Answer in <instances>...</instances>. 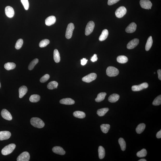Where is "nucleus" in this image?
I'll return each instance as SVG.
<instances>
[{
    "label": "nucleus",
    "mask_w": 161,
    "mask_h": 161,
    "mask_svg": "<svg viewBox=\"0 0 161 161\" xmlns=\"http://www.w3.org/2000/svg\"><path fill=\"white\" fill-rule=\"evenodd\" d=\"M101 129L103 133H107L110 128V125L109 124H102L101 126Z\"/></svg>",
    "instance_id": "473e14b6"
},
{
    "label": "nucleus",
    "mask_w": 161,
    "mask_h": 161,
    "mask_svg": "<svg viewBox=\"0 0 161 161\" xmlns=\"http://www.w3.org/2000/svg\"><path fill=\"white\" fill-rule=\"evenodd\" d=\"M147 160L144 159H140L138 161H146Z\"/></svg>",
    "instance_id": "de8ad7c7"
},
{
    "label": "nucleus",
    "mask_w": 161,
    "mask_h": 161,
    "mask_svg": "<svg viewBox=\"0 0 161 161\" xmlns=\"http://www.w3.org/2000/svg\"><path fill=\"white\" fill-rule=\"evenodd\" d=\"M127 10L126 8L124 7H121L116 10L115 15L117 17L121 18L123 17L127 13Z\"/></svg>",
    "instance_id": "39448f33"
},
{
    "label": "nucleus",
    "mask_w": 161,
    "mask_h": 161,
    "mask_svg": "<svg viewBox=\"0 0 161 161\" xmlns=\"http://www.w3.org/2000/svg\"><path fill=\"white\" fill-rule=\"evenodd\" d=\"M109 111V109L107 108H103L98 110L97 114L99 117H103L104 115Z\"/></svg>",
    "instance_id": "bb28decb"
},
{
    "label": "nucleus",
    "mask_w": 161,
    "mask_h": 161,
    "mask_svg": "<svg viewBox=\"0 0 161 161\" xmlns=\"http://www.w3.org/2000/svg\"><path fill=\"white\" fill-rule=\"evenodd\" d=\"M73 115L75 117L79 118V119H83L86 117L85 113L81 111H75L73 113Z\"/></svg>",
    "instance_id": "5701e85b"
},
{
    "label": "nucleus",
    "mask_w": 161,
    "mask_h": 161,
    "mask_svg": "<svg viewBox=\"0 0 161 161\" xmlns=\"http://www.w3.org/2000/svg\"><path fill=\"white\" fill-rule=\"evenodd\" d=\"M146 128V125L144 123L139 124L136 129V131L138 134H141L143 132Z\"/></svg>",
    "instance_id": "b1692460"
},
{
    "label": "nucleus",
    "mask_w": 161,
    "mask_h": 161,
    "mask_svg": "<svg viewBox=\"0 0 161 161\" xmlns=\"http://www.w3.org/2000/svg\"><path fill=\"white\" fill-rule=\"evenodd\" d=\"M119 95L117 94H113L110 96L108 98V101L111 103H115L119 99Z\"/></svg>",
    "instance_id": "aec40b11"
},
{
    "label": "nucleus",
    "mask_w": 161,
    "mask_h": 161,
    "mask_svg": "<svg viewBox=\"0 0 161 161\" xmlns=\"http://www.w3.org/2000/svg\"><path fill=\"white\" fill-rule=\"evenodd\" d=\"M56 18L54 16H50L47 18L45 20L46 24L47 25L50 26L54 24L56 22Z\"/></svg>",
    "instance_id": "f3484780"
},
{
    "label": "nucleus",
    "mask_w": 161,
    "mask_h": 161,
    "mask_svg": "<svg viewBox=\"0 0 161 161\" xmlns=\"http://www.w3.org/2000/svg\"><path fill=\"white\" fill-rule=\"evenodd\" d=\"M28 91L27 87L25 86H22L19 89V97L22 98L27 93Z\"/></svg>",
    "instance_id": "6ab92c4d"
},
{
    "label": "nucleus",
    "mask_w": 161,
    "mask_h": 161,
    "mask_svg": "<svg viewBox=\"0 0 161 161\" xmlns=\"http://www.w3.org/2000/svg\"><path fill=\"white\" fill-rule=\"evenodd\" d=\"M40 97L39 95L36 94L33 95L30 97L29 100L31 102H38L40 100Z\"/></svg>",
    "instance_id": "c756f323"
},
{
    "label": "nucleus",
    "mask_w": 161,
    "mask_h": 161,
    "mask_svg": "<svg viewBox=\"0 0 161 161\" xmlns=\"http://www.w3.org/2000/svg\"><path fill=\"white\" fill-rule=\"evenodd\" d=\"M30 123L34 127L38 128H42L44 127V122L40 118L34 117L31 118L30 121Z\"/></svg>",
    "instance_id": "f257e3e1"
},
{
    "label": "nucleus",
    "mask_w": 161,
    "mask_h": 161,
    "mask_svg": "<svg viewBox=\"0 0 161 161\" xmlns=\"http://www.w3.org/2000/svg\"><path fill=\"white\" fill-rule=\"evenodd\" d=\"M119 143L121 147V150L123 151H124L126 149V142L122 138H120L119 140Z\"/></svg>",
    "instance_id": "72a5a7b5"
},
{
    "label": "nucleus",
    "mask_w": 161,
    "mask_h": 161,
    "mask_svg": "<svg viewBox=\"0 0 161 161\" xmlns=\"http://www.w3.org/2000/svg\"><path fill=\"white\" fill-rule=\"evenodd\" d=\"M16 67V65L13 62H8L4 65V68L8 70H13Z\"/></svg>",
    "instance_id": "393cba45"
},
{
    "label": "nucleus",
    "mask_w": 161,
    "mask_h": 161,
    "mask_svg": "<svg viewBox=\"0 0 161 161\" xmlns=\"http://www.w3.org/2000/svg\"><path fill=\"white\" fill-rule=\"evenodd\" d=\"M98 58L97 57V55L96 54H94L91 59V61L93 62H96Z\"/></svg>",
    "instance_id": "37998d69"
},
{
    "label": "nucleus",
    "mask_w": 161,
    "mask_h": 161,
    "mask_svg": "<svg viewBox=\"0 0 161 161\" xmlns=\"http://www.w3.org/2000/svg\"><path fill=\"white\" fill-rule=\"evenodd\" d=\"M157 73L158 75V78L160 80H161V70L159 69Z\"/></svg>",
    "instance_id": "a18cd8bd"
},
{
    "label": "nucleus",
    "mask_w": 161,
    "mask_h": 161,
    "mask_svg": "<svg viewBox=\"0 0 161 161\" xmlns=\"http://www.w3.org/2000/svg\"><path fill=\"white\" fill-rule=\"evenodd\" d=\"M148 87L147 83L145 82L138 85H134L132 87V90L134 91H138L146 89Z\"/></svg>",
    "instance_id": "9d476101"
},
{
    "label": "nucleus",
    "mask_w": 161,
    "mask_h": 161,
    "mask_svg": "<svg viewBox=\"0 0 161 161\" xmlns=\"http://www.w3.org/2000/svg\"><path fill=\"white\" fill-rule=\"evenodd\" d=\"M23 40L20 39L18 40L16 42L15 48L17 50H19L21 48L23 45Z\"/></svg>",
    "instance_id": "58836bf2"
},
{
    "label": "nucleus",
    "mask_w": 161,
    "mask_h": 161,
    "mask_svg": "<svg viewBox=\"0 0 161 161\" xmlns=\"http://www.w3.org/2000/svg\"><path fill=\"white\" fill-rule=\"evenodd\" d=\"M107 94L105 93H101L99 94L97 97L95 99V101L96 102H99L103 101L105 99Z\"/></svg>",
    "instance_id": "4be33fe9"
},
{
    "label": "nucleus",
    "mask_w": 161,
    "mask_h": 161,
    "mask_svg": "<svg viewBox=\"0 0 161 161\" xmlns=\"http://www.w3.org/2000/svg\"><path fill=\"white\" fill-rule=\"evenodd\" d=\"M50 43V41L48 39H44L41 41L39 43V46L40 48L46 47Z\"/></svg>",
    "instance_id": "e433bc0d"
},
{
    "label": "nucleus",
    "mask_w": 161,
    "mask_h": 161,
    "mask_svg": "<svg viewBox=\"0 0 161 161\" xmlns=\"http://www.w3.org/2000/svg\"><path fill=\"white\" fill-rule=\"evenodd\" d=\"M50 76L48 74H46L44 75L40 79V81L42 83H44L46 82L50 78Z\"/></svg>",
    "instance_id": "a19ab883"
},
{
    "label": "nucleus",
    "mask_w": 161,
    "mask_h": 161,
    "mask_svg": "<svg viewBox=\"0 0 161 161\" xmlns=\"http://www.w3.org/2000/svg\"><path fill=\"white\" fill-rule=\"evenodd\" d=\"M54 59L55 62L58 63L60 62V53L57 50L55 49L54 52Z\"/></svg>",
    "instance_id": "7c9ffc66"
},
{
    "label": "nucleus",
    "mask_w": 161,
    "mask_h": 161,
    "mask_svg": "<svg viewBox=\"0 0 161 161\" xmlns=\"http://www.w3.org/2000/svg\"><path fill=\"white\" fill-rule=\"evenodd\" d=\"M140 3L141 8L144 9L149 10L152 6V4L149 0H140Z\"/></svg>",
    "instance_id": "6e6552de"
},
{
    "label": "nucleus",
    "mask_w": 161,
    "mask_h": 161,
    "mask_svg": "<svg viewBox=\"0 0 161 161\" xmlns=\"http://www.w3.org/2000/svg\"><path fill=\"white\" fill-rule=\"evenodd\" d=\"M1 115L4 119L9 121H11L12 119L11 113L6 109H4L2 110L1 111Z\"/></svg>",
    "instance_id": "f8f14e48"
},
{
    "label": "nucleus",
    "mask_w": 161,
    "mask_h": 161,
    "mask_svg": "<svg viewBox=\"0 0 161 161\" xmlns=\"http://www.w3.org/2000/svg\"><path fill=\"white\" fill-rule=\"evenodd\" d=\"M16 145L10 144L5 146L2 150L1 153L3 155L7 156L11 153L16 147Z\"/></svg>",
    "instance_id": "f03ea898"
},
{
    "label": "nucleus",
    "mask_w": 161,
    "mask_h": 161,
    "mask_svg": "<svg viewBox=\"0 0 161 161\" xmlns=\"http://www.w3.org/2000/svg\"><path fill=\"white\" fill-rule=\"evenodd\" d=\"M117 60L120 63L124 64L128 62V59L127 57L125 56H120L117 57Z\"/></svg>",
    "instance_id": "c85d7f7f"
},
{
    "label": "nucleus",
    "mask_w": 161,
    "mask_h": 161,
    "mask_svg": "<svg viewBox=\"0 0 161 161\" xmlns=\"http://www.w3.org/2000/svg\"><path fill=\"white\" fill-rule=\"evenodd\" d=\"M107 74L110 77H115L117 76L119 73V70L112 66L108 67L106 70Z\"/></svg>",
    "instance_id": "7ed1b4c3"
},
{
    "label": "nucleus",
    "mask_w": 161,
    "mask_h": 161,
    "mask_svg": "<svg viewBox=\"0 0 161 161\" xmlns=\"http://www.w3.org/2000/svg\"><path fill=\"white\" fill-rule=\"evenodd\" d=\"M1 82H0V88H1Z\"/></svg>",
    "instance_id": "09e8293b"
},
{
    "label": "nucleus",
    "mask_w": 161,
    "mask_h": 161,
    "mask_svg": "<svg viewBox=\"0 0 161 161\" xmlns=\"http://www.w3.org/2000/svg\"><path fill=\"white\" fill-rule=\"evenodd\" d=\"M87 61H88V60H86V59L83 58L82 60H81V64L82 66H85L86 64Z\"/></svg>",
    "instance_id": "c03bdc74"
},
{
    "label": "nucleus",
    "mask_w": 161,
    "mask_h": 161,
    "mask_svg": "<svg viewBox=\"0 0 161 161\" xmlns=\"http://www.w3.org/2000/svg\"><path fill=\"white\" fill-rule=\"evenodd\" d=\"M95 27V23L93 21L89 22L87 23L85 28V34L88 36L90 35L93 31Z\"/></svg>",
    "instance_id": "423d86ee"
},
{
    "label": "nucleus",
    "mask_w": 161,
    "mask_h": 161,
    "mask_svg": "<svg viewBox=\"0 0 161 161\" xmlns=\"http://www.w3.org/2000/svg\"><path fill=\"white\" fill-rule=\"evenodd\" d=\"M99 158L101 159H103L105 156V150L103 147L100 146L98 149Z\"/></svg>",
    "instance_id": "a878e982"
},
{
    "label": "nucleus",
    "mask_w": 161,
    "mask_h": 161,
    "mask_svg": "<svg viewBox=\"0 0 161 161\" xmlns=\"http://www.w3.org/2000/svg\"><path fill=\"white\" fill-rule=\"evenodd\" d=\"M74 29V24L70 23L68 24L66 30V37L67 39H69L72 37L73 31Z\"/></svg>",
    "instance_id": "20e7f679"
},
{
    "label": "nucleus",
    "mask_w": 161,
    "mask_h": 161,
    "mask_svg": "<svg viewBox=\"0 0 161 161\" xmlns=\"http://www.w3.org/2000/svg\"><path fill=\"white\" fill-rule=\"evenodd\" d=\"M54 153L61 155H64L66 154V152L60 146H55L52 149Z\"/></svg>",
    "instance_id": "dca6fc26"
},
{
    "label": "nucleus",
    "mask_w": 161,
    "mask_h": 161,
    "mask_svg": "<svg viewBox=\"0 0 161 161\" xmlns=\"http://www.w3.org/2000/svg\"><path fill=\"white\" fill-rule=\"evenodd\" d=\"M147 154V152L146 150L143 149L137 153V156L138 157L143 158L146 157Z\"/></svg>",
    "instance_id": "c9c22d12"
},
{
    "label": "nucleus",
    "mask_w": 161,
    "mask_h": 161,
    "mask_svg": "<svg viewBox=\"0 0 161 161\" xmlns=\"http://www.w3.org/2000/svg\"><path fill=\"white\" fill-rule=\"evenodd\" d=\"M108 34V31L107 29L103 30L101 35L99 37V40L101 41L105 40L107 38Z\"/></svg>",
    "instance_id": "412c9836"
},
{
    "label": "nucleus",
    "mask_w": 161,
    "mask_h": 161,
    "mask_svg": "<svg viewBox=\"0 0 161 161\" xmlns=\"http://www.w3.org/2000/svg\"><path fill=\"white\" fill-rule=\"evenodd\" d=\"M161 104V95H159L154 99L153 102L152 104L154 106H158Z\"/></svg>",
    "instance_id": "4c0bfd02"
},
{
    "label": "nucleus",
    "mask_w": 161,
    "mask_h": 161,
    "mask_svg": "<svg viewBox=\"0 0 161 161\" xmlns=\"http://www.w3.org/2000/svg\"><path fill=\"white\" fill-rule=\"evenodd\" d=\"M137 25L134 22H132L128 25L126 29V31L129 33H131L136 31Z\"/></svg>",
    "instance_id": "2eb2a0df"
},
{
    "label": "nucleus",
    "mask_w": 161,
    "mask_h": 161,
    "mask_svg": "<svg viewBox=\"0 0 161 161\" xmlns=\"http://www.w3.org/2000/svg\"><path fill=\"white\" fill-rule=\"evenodd\" d=\"M38 62V60L37 59H35L33 60L30 63L28 66V69L29 70H31L33 69L35 66L37 64Z\"/></svg>",
    "instance_id": "f704fd0d"
},
{
    "label": "nucleus",
    "mask_w": 161,
    "mask_h": 161,
    "mask_svg": "<svg viewBox=\"0 0 161 161\" xmlns=\"http://www.w3.org/2000/svg\"><path fill=\"white\" fill-rule=\"evenodd\" d=\"M120 0H108V4L111 5L114 4L119 1Z\"/></svg>",
    "instance_id": "79ce46f5"
},
{
    "label": "nucleus",
    "mask_w": 161,
    "mask_h": 161,
    "mask_svg": "<svg viewBox=\"0 0 161 161\" xmlns=\"http://www.w3.org/2000/svg\"><path fill=\"white\" fill-rule=\"evenodd\" d=\"M153 43V40L152 36L148 38L145 46V50L147 51L149 50L151 48Z\"/></svg>",
    "instance_id": "cd10ccee"
},
{
    "label": "nucleus",
    "mask_w": 161,
    "mask_h": 161,
    "mask_svg": "<svg viewBox=\"0 0 161 161\" xmlns=\"http://www.w3.org/2000/svg\"><path fill=\"white\" fill-rule=\"evenodd\" d=\"M60 103L62 104L71 105L74 104L75 103V101L70 98H67L61 100Z\"/></svg>",
    "instance_id": "a211bd4d"
},
{
    "label": "nucleus",
    "mask_w": 161,
    "mask_h": 161,
    "mask_svg": "<svg viewBox=\"0 0 161 161\" xmlns=\"http://www.w3.org/2000/svg\"><path fill=\"white\" fill-rule=\"evenodd\" d=\"M156 137L158 138H161V130L157 132L156 134Z\"/></svg>",
    "instance_id": "49530a36"
},
{
    "label": "nucleus",
    "mask_w": 161,
    "mask_h": 161,
    "mask_svg": "<svg viewBox=\"0 0 161 161\" xmlns=\"http://www.w3.org/2000/svg\"><path fill=\"white\" fill-rule=\"evenodd\" d=\"M30 155L28 152H24L22 153L18 157L17 161H28L30 160Z\"/></svg>",
    "instance_id": "1a4fd4ad"
},
{
    "label": "nucleus",
    "mask_w": 161,
    "mask_h": 161,
    "mask_svg": "<svg viewBox=\"0 0 161 161\" xmlns=\"http://www.w3.org/2000/svg\"><path fill=\"white\" fill-rule=\"evenodd\" d=\"M21 2L26 10H28L29 8V4L28 0H21Z\"/></svg>",
    "instance_id": "ea45409f"
},
{
    "label": "nucleus",
    "mask_w": 161,
    "mask_h": 161,
    "mask_svg": "<svg viewBox=\"0 0 161 161\" xmlns=\"http://www.w3.org/2000/svg\"><path fill=\"white\" fill-rule=\"evenodd\" d=\"M97 75L94 73H91L82 78V80L84 82L89 83L95 80L97 78Z\"/></svg>",
    "instance_id": "0eeeda50"
},
{
    "label": "nucleus",
    "mask_w": 161,
    "mask_h": 161,
    "mask_svg": "<svg viewBox=\"0 0 161 161\" xmlns=\"http://www.w3.org/2000/svg\"><path fill=\"white\" fill-rule=\"evenodd\" d=\"M58 83L55 81H51L48 83L47 85V88L50 89H53L57 88Z\"/></svg>",
    "instance_id": "2f4dec72"
},
{
    "label": "nucleus",
    "mask_w": 161,
    "mask_h": 161,
    "mask_svg": "<svg viewBox=\"0 0 161 161\" xmlns=\"http://www.w3.org/2000/svg\"><path fill=\"white\" fill-rule=\"evenodd\" d=\"M154 74H156V73H155V72H154Z\"/></svg>",
    "instance_id": "8fccbe9b"
},
{
    "label": "nucleus",
    "mask_w": 161,
    "mask_h": 161,
    "mask_svg": "<svg viewBox=\"0 0 161 161\" xmlns=\"http://www.w3.org/2000/svg\"><path fill=\"white\" fill-rule=\"evenodd\" d=\"M139 43V40L134 38L130 41L127 44V48L129 49H132L135 48Z\"/></svg>",
    "instance_id": "9b49d317"
},
{
    "label": "nucleus",
    "mask_w": 161,
    "mask_h": 161,
    "mask_svg": "<svg viewBox=\"0 0 161 161\" xmlns=\"http://www.w3.org/2000/svg\"><path fill=\"white\" fill-rule=\"evenodd\" d=\"M11 132L8 131L0 132V140H7L11 137Z\"/></svg>",
    "instance_id": "ddd939ff"
},
{
    "label": "nucleus",
    "mask_w": 161,
    "mask_h": 161,
    "mask_svg": "<svg viewBox=\"0 0 161 161\" xmlns=\"http://www.w3.org/2000/svg\"><path fill=\"white\" fill-rule=\"evenodd\" d=\"M5 12L6 15L7 17L10 18L13 17L15 15L14 9L10 6H7L5 8Z\"/></svg>",
    "instance_id": "4468645a"
}]
</instances>
